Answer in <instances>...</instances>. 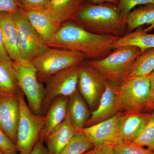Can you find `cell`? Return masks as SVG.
<instances>
[{
  "label": "cell",
  "mask_w": 154,
  "mask_h": 154,
  "mask_svg": "<svg viewBox=\"0 0 154 154\" xmlns=\"http://www.w3.org/2000/svg\"><path fill=\"white\" fill-rule=\"evenodd\" d=\"M85 60V56L80 53L49 47L31 61L36 69L38 82L44 84L48 78L58 72L79 64Z\"/></svg>",
  "instance_id": "6"
},
{
  "label": "cell",
  "mask_w": 154,
  "mask_h": 154,
  "mask_svg": "<svg viewBox=\"0 0 154 154\" xmlns=\"http://www.w3.org/2000/svg\"><path fill=\"white\" fill-rule=\"evenodd\" d=\"M21 8L17 0H0V13L13 14Z\"/></svg>",
  "instance_id": "31"
},
{
  "label": "cell",
  "mask_w": 154,
  "mask_h": 154,
  "mask_svg": "<svg viewBox=\"0 0 154 154\" xmlns=\"http://www.w3.org/2000/svg\"><path fill=\"white\" fill-rule=\"evenodd\" d=\"M154 71V48H152L142 53L137 58L127 79L146 76L150 75Z\"/></svg>",
  "instance_id": "23"
},
{
  "label": "cell",
  "mask_w": 154,
  "mask_h": 154,
  "mask_svg": "<svg viewBox=\"0 0 154 154\" xmlns=\"http://www.w3.org/2000/svg\"><path fill=\"white\" fill-rule=\"evenodd\" d=\"M24 10L38 11L47 8L50 0H17Z\"/></svg>",
  "instance_id": "30"
},
{
  "label": "cell",
  "mask_w": 154,
  "mask_h": 154,
  "mask_svg": "<svg viewBox=\"0 0 154 154\" xmlns=\"http://www.w3.org/2000/svg\"><path fill=\"white\" fill-rule=\"evenodd\" d=\"M120 37L91 33L71 21L65 22L46 43L48 47L80 53L86 60L105 57L113 51Z\"/></svg>",
  "instance_id": "1"
},
{
  "label": "cell",
  "mask_w": 154,
  "mask_h": 154,
  "mask_svg": "<svg viewBox=\"0 0 154 154\" xmlns=\"http://www.w3.org/2000/svg\"><path fill=\"white\" fill-rule=\"evenodd\" d=\"M24 11L29 22L46 43L60 28L61 25L46 10Z\"/></svg>",
  "instance_id": "18"
},
{
  "label": "cell",
  "mask_w": 154,
  "mask_h": 154,
  "mask_svg": "<svg viewBox=\"0 0 154 154\" xmlns=\"http://www.w3.org/2000/svg\"><path fill=\"white\" fill-rule=\"evenodd\" d=\"M121 113H119L111 118L91 126L77 129V131L86 135L94 147L112 146L117 143L116 128Z\"/></svg>",
  "instance_id": "14"
},
{
  "label": "cell",
  "mask_w": 154,
  "mask_h": 154,
  "mask_svg": "<svg viewBox=\"0 0 154 154\" xmlns=\"http://www.w3.org/2000/svg\"><path fill=\"white\" fill-rule=\"evenodd\" d=\"M152 113L125 112L121 113L116 128L117 143H132L151 116Z\"/></svg>",
  "instance_id": "13"
},
{
  "label": "cell",
  "mask_w": 154,
  "mask_h": 154,
  "mask_svg": "<svg viewBox=\"0 0 154 154\" xmlns=\"http://www.w3.org/2000/svg\"><path fill=\"white\" fill-rule=\"evenodd\" d=\"M0 61H12L6 49L1 28H0Z\"/></svg>",
  "instance_id": "33"
},
{
  "label": "cell",
  "mask_w": 154,
  "mask_h": 154,
  "mask_svg": "<svg viewBox=\"0 0 154 154\" xmlns=\"http://www.w3.org/2000/svg\"><path fill=\"white\" fill-rule=\"evenodd\" d=\"M81 63L58 72L45 81L42 103V115H45L54 99L61 96L70 97L79 91Z\"/></svg>",
  "instance_id": "8"
},
{
  "label": "cell",
  "mask_w": 154,
  "mask_h": 154,
  "mask_svg": "<svg viewBox=\"0 0 154 154\" xmlns=\"http://www.w3.org/2000/svg\"><path fill=\"white\" fill-rule=\"evenodd\" d=\"M13 15L17 25L18 47L22 60L31 61L49 47L29 22L24 9L20 8Z\"/></svg>",
  "instance_id": "9"
},
{
  "label": "cell",
  "mask_w": 154,
  "mask_h": 154,
  "mask_svg": "<svg viewBox=\"0 0 154 154\" xmlns=\"http://www.w3.org/2000/svg\"><path fill=\"white\" fill-rule=\"evenodd\" d=\"M149 4H154V0H119V8L122 20L124 24L126 25L128 16L135 7Z\"/></svg>",
  "instance_id": "27"
},
{
  "label": "cell",
  "mask_w": 154,
  "mask_h": 154,
  "mask_svg": "<svg viewBox=\"0 0 154 154\" xmlns=\"http://www.w3.org/2000/svg\"></svg>",
  "instance_id": "39"
},
{
  "label": "cell",
  "mask_w": 154,
  "mask_h": 154,
  "mask_svg": "<svg viewBox=\"0 0 154 154\" xmlns=\"http://www.w3.org/2000/svg\"><path fill=\"white\" fill-rule=\"evenodd\" d=\"M126 46L137 47L142 53L154 48V34L145 32L141 26L119 38L113 45V50Z\"/></svg>",
  "instance_id": "22"
},
{
  "label": "cell",
  "mask_w": 154,
  "mask_h": 154,
  "mask_svg": "<svg viewBox=\"0 0 154 154\" xmlns=\"http://www.w3.org/2000/svg\"><path fill=\"white\" fill-rule=\"evenodd\" d=\"M120 110L149 113L152 111L150 95V75L127 79L117 86Z\"/></svg>",
  "instance_id": "5"
},
{
  "label": "cell",
  "mask_w": 154,
  "mask_h": 154,
  "mask_svg": "<svg viewBox=\"0 0 154 154\" xmlns=\"http://www.w3.org/2000/svg\"><path fill=\"white\" fill-rule=\"evenodd\" d=\"M150 95L152 109L154 110V71L150 75Z\"/></svg>",
  "instance_id": "35"
},
{
  "label": "cell",
  "mask_w": 154,
  "mask_h": 154,
  "mask_svg": "<svg viewBox=\"0 0 154 154\" xmlns=\"http://www.w3.org/2000/svg\"><path fill=\"white\" fill-rule=\"evenodd\" d=\"M145 25H149L144 29L146 33L154 29V4H146L130 12L126 21L127 33Z\"/></svg>",
  "instance_id": "20"
},
{
  "label": "cell",
  "mask_w": 154,
  "mask_h": 154,
  "mask_svg": "<svg viewBox=\"0 0 154 154\" xmlns=\"http://www.w3.org/2000/svg\"><path fill=\"white\" fill-rule=\"evenodd\" d=\"M18 94L0 93V129L15 144L20 110Z\"/></svg>",
  "instance_id": "11"
},
{
  "label": "cell",
  "mask_w": 154,
  "mask_h": 154,
  "mask_svg": "<svg viewBox=\"0 0 154 154\" xmlns=\"http://www.w3.org/2000/svg\"><path fill=\"white\" fill-rule=\"evenodd\" d=\"M30 154H48V153L47 148L45 146L43 143L38 141Z\"/></svg>",
  "instance_id": "34"
},
{
  "label": "cell",
  "mask_w": 154,
  "mask_h": 154,
  "mask_svg": "<svg viewBox=\"0 0 154 154\" xmlns=\"http://www.w3.org/2000/svg\"><path fill=\"white\" fill-rule=\"evenodd\" d=\"M71 21L97 35L121 37L127 33L118 5L112 3L93 4L88 2Z\"/></svg>",
  "instance_id": "2"
},
{
  "label": "cell",
  "mask_w": 154,
  "mask_h": 154,
  "mask_svg": "<svg viewBox=\"0 0 154 154\" xmlns=\"http://www.w3.org/2000/svg\"><path fill=\"white\" fill-rule=\"evenodd\" d=\"M89 2L93 4H102L109 3L118 5L119 0H89Z\"/></svg>",
  "instance_id": "36"
},
{
  "label": "cell",
  "mask_w": 154,
  "mask_h": 154,
  "mask_svg": "<svg viewBox=\"0 0 154 154\" xmlns=\"http://www.w3.org/2000/svg\"><path fill=\"white\" fill-rule=\"evenodd\" d=\"M77 132V130L72 123L67 113L64 121L45 142L48 154H60Z\"/></svg>",
  "instance_id": "17"
},
{
  "label": "cell",
  "mask_w": 154,
  "mask_h": 154,
  "mask_svg": "<svg viewBox=\"0 0 154 154\" xmlns=\"http://www.w3.org/2000/svg\"><path fill=\"white\" fill-rule=\"evenodd\" d=\"M17 83L27 100V104L34 114L42 115V103L44 85L39 82L36 70L31 61H13Z\"/></svg>",
  "instance_id": "7"
},
{
  "label": "cell",
  "mask_w": 154,
  "mask_h": 154,
  "mask_svg": "<svg viewBox=\"0 0 154 154\" xmlns=\"http://www.w3.org/2000/svg\"><path fill=\"white\" fill-rule=\"evenodd\" d=\"M117 86L106 81L105 90L99 100V106L92 112L84 127L91 126L105 121L121 112Z\"/></svg>",
  "instance_id": "12"
},
{
  "label": "cell",
  "mask_w": 154,
  "mask_h": 154,
  "mask_svg": "<svg viewBox=\"0 0 154 154\" xmlns=\"http://www.w3.org/2000/svg\"><path fill=\"white\" fill-rule=\"evenodd\" d=\"M141 53L137 47L126 46L114 50L105 57L86 61L106 81L119 85L127 79L134 61Z\"/></svg>",
  "instance_id": "3"
},
{
  "label": "cell",
  "mask_w": 154,
  "mask_h": 154,
  "mask_svg": "<svg viewBox=\"0 0 154 154\" xmlns=\"http://www.w3.org/2000/svg\"><path fill=\"white\" fill-rule=\"evenodd\" d=\"M94 147L86 135L78 132L60 154H83Z\"/></svg>",
  "instance_id": "25"
},
{
  "label": "cell",
  "mask_w": 154,
  "mask_h": 154,
  "mask_svg": "<svg viewBox=\"0 0 154 154\" xmlns=\"http://www.w3.org/2000/svg\"><path fill=\"white\" fill-rule=\"evenodd\" d=\"M18 94L20 110L16 145L19 154H30L39 140L45 116L36 115L30 110L21 90Z\"/></svg>",
  "instance_id": "4"
},
{
  "label": "cell",
  "mask_w": 154,
  "mask_h": 154,
  "mask_svg": "<svg viewBox=\"0 0 154 154\" xmlns=\"http://www.w3.org/2000/svg\"><path fill=\"white\" fill-rule=\"evenodd\" d=\"M106 80L96 69L84 61L81 64L78 89L88 106L94 109L105 90Z\"/></svg>",
  "instance_id": "10"
},
{
  "label": "cell",
  "mask_w": 154,
  "mask_h": 154,
  "mask_svg": "<svg viewBox=\"0 0 154 154\" xmlns=\"http://www.w3.org/2000/svg\"><path fill=\"white\" fill-rule=\"evenodd\" d=\"M20 91L13 61H0V93L17 94Z\"/></svg>",
  "instance_id": "24"
},
{
  "label": "cell",
  "mask_w": 154,
  "mask_h": 154,
  "mask_svg": "<svg viewBox=\"0 0 154 154\" xmlns=\"http://www.w3.org/2000/svg\"><path fill=\"white\" fill-rule=\"evenodd\" d=\"M89 0H50L45 9L60 25L71 21Z\"/></svg>",
  "instance_id": "19"
},
{
  "label": "cell",
  "mask_w": 154,
  "mask_h": 154,
  "mask_svg": "<svg viewBox=\"0 0 154 154\" xmlns=\"http://www.w3.org/2000/svg\"><path fill=\"white\" fill-rule=\"evenodd\" d=\"M0 28L6 49L11 60L21 61L22 59L18 47V31L13 14L0 13Z\"/></svg>",
  "instance_id": "16"
},
{
  "label": "cell",
  "mask_w": 154,
  "mask_h": 154,
  "mask_svg": "<svg viewBox=\"0 0 154 154\" xmlns=\"http://www.w3.org/2000/svg\"><path fill=\"white\" fill-rule=\"evenodd\" d=\"M111 146L115 154H153L148 149L131 143H120Z\"/></svg>",
  "instance_id": "28"
},
{
  "label": "cell",
  "mask_w": 154,
  "mask_h": 154,
  "mask_svg": "<svg viewBox=\"0 0 154 154\" xmlns=\"http://www.w3.org/2000/svg\"><path fill=\"white\" fill-rule=\"evenodd\" d=\"M69 97L61 96L52 102L45 114L44 126L39 137V141L44 143L46 139L61 124L67 114Z\"/></svg>",
  "instance_id": "15"
},
{
  "label": "cell",
  "mask_w": 154,
  "mask_h": 154,
  "mask_svg": "<svg viewBox=\"0 0 154 154\" xmlns=\"http://www.w3.org/2000/svg\"><path fill=\"white\" fill-rule=\"evenodd\" d=\"M0 154H6L5 153V152H3L2 151V150H1V149H0Z\"/></svg>",
  "instance_id": "37"
},
{
  "label": "cell",
  "mask_w": 154,
  "mask_h": 154,
  "mask_svg": "<svg viewBox=\"0 0 154 154\" xmlns=\"http://www.w3.org/2000/svg\"><path fill=\"white\" fill-rule=\"evenodd\" d=\"M67 113L77 129L84 128L90 118L91 114L88 105L79 91L69 97Z\"/></svg>",
  "instance_id": "21"
},
{
  "label": "cell",
  "mask_w": 154,
  "mask_h": 154,
  "mask_svg": "<svg viewBox=\"0 0 154 154\" xmlns=\"http://www.w3.org/2000/svg\"><path fill=\"white\" fill-rule=\"evenodd\" d=\"M83 154H115L111 146H103L94 147Z\"/></svg>",
  "instance_id": "32"
},
{
  "label": "cell",
  "mask_w": 154,
  "mask_h": 154,
  "mask_svg": "<svg viewBox=\"0 0 154 154\" xmlns=\"http://www.w3.org/2000/svg\"><path fill=\"white\" fill-rule=\"evenodd\" d=\"M153 154H154V151L153 152Z\"/></svg>",
  "instance_id": "38"
},
{
  "label": "cell",
  "mask_w": 154,
  "mask_h": 154,
  "mask_svg": "<svg viewBox=\"0 0 154 154\" xmlns=\"http://www.w3.org/2000/svg\"><path fill=\"white\" fill-rule=\"evenodd\" d=\"M0 149L6 154H19L17 146L9 137L0 129Z\"/></svg>",
  "instance_id": "29"
},
{
  "label": "cell",
  "mask_w": 154,
  "mask_h": 154,
  "mask_svg": "<svg viewBox=\"0 0 154 154\" xmlns=\"http://www.w3.org/2000/svg\"><path fill=\"white\" fill-rule=\"evenodd\" d=\"M154 151V112L137 137L132 143Z\"/></svg>",
  "instance_id": "26"
}]
</instances>
